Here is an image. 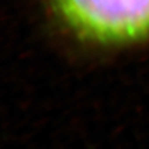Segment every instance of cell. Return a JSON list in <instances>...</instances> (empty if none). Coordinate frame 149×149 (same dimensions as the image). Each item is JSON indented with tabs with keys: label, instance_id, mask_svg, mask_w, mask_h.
Listing matches in <instances>:
<instances>
[{
	"label": "cell",
	"instance_id": "6da1fadb",
	"mask_svg": "<svg viewBox=\"0 0 149 149\" xmlns=\"http://www.w3.org/2000/svg\"><path fill=\"white\" fill-rule=\"evenodd\" d=\"M60 19L80 39L101 45L149 40V0H52Z\"/></svg>",
	"mask_w": 149,
	"mask_h": 149
}]
</instances>
